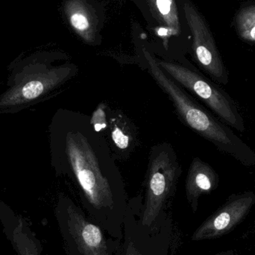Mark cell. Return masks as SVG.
I'll return each instance as SVG.
<instances>
[{"label":"cell","instance_id":"obj_1","mask_svg":"<svg viewBox=\"0 0 255 255\" xmlns=\"http://www.w3.org/2000/svg\"><path fill=\"white\" fill-rule=\"evenodd\" d=\"M49 142L55 175L69 178L88 215L113 239L122 241L129 202L106 136L94 130L88 115L58 109L49 126Z\"/></svg>","mask_w":255,"mask_h":255},{"label":"cell","instance_id":"obj_4","mask_svg":"<svg viewBox=\"0 0 255 255\" xmlns=\"http://www.w3.org/2000/svg\"><path fill=\"white\" fill-rule=\"evenodd\" d=\"M55 217L67 255H114L116 247L70 196L61 193Z\"/></svg>","mask_w":255,"mask_h":255},{"label":"cell","instance_id":"obj_9","mask_svg":"<svg viewBox=\"0 0 255 255\" xmlns=\"http://www.w3.org/2000/svg\"><path fill=\"white\" fill-rule=\"evenodd\" d=\"M255 202L253 193L243 195L228 202L198 228L192 240L214 239L226 235L242 221Z\"/></svg>","mask_w":255,"mask_h":255},{"label":"cell","instance_id":"obj_17","mask_svg":"<svg viewBox=\"0 0 255 255\" xmlns=\"http://www.w3.org/2000/svg\"><path fill=\"white\" fill-rule=\"evenodd\" d=\"M158 33L160 35H166V30L164 29V28H163V29L161 28V29L159 30Z\"/></svg>","mask_w":255,"mask_h":255},{"label":"cell","instance_id":"obj_18","mask_svg":"<svg viewBox=\"0 0 255 255\" xmlns=\"http://www.w3.org/2000/svg\"></svg>","mask_w":255,"mask_h":255},{"label":"cell","instance_id":"obj_2","mask_svg":"<svg viewBox=\"0 0 255 255\" xmlns=\"http://www.w3.org/2000/svg\"><path fill=\"white\" fill-rule=\"evenodd\" d=\"M73 64L53 65L46 57L31 56L9 68L7 89L0 94V114H16L55 97L76 76Z\"/></svg>","mask_w":255,"mask_h":255},{"label":"cell","instance_id":"obj_15","mask_svg":"<svg viewBox=\"0 0 255 255\" xmlns=\"http://www.w3.org/2000/svg\"><path fill=\"white\" fill-rule=\"evenodd\" d=\"M107 105L100 103L94 111L91 117V124L96 131L100 132L105 135L109 128V119L107 117Z\"/></svg>","mask_w":255,"mask_h":255},{"label":"cell","instance_id":"obj_3","mask_svg":"<svg viewBox=\"0 0 255 255\" xmlns=\"http://www.w3.org/2000/svg\"><path fill=\"white\" fill-rule=\"evenodd\" d=\"M181 174V165L171 144L161 142L152 146L148 157L145 202L139 209L143 226L152 227L167 213L166 208L175 194Z\"/></svg>","mask_w":255,"mask_h":255},{"label":"cell","instance_id":"obj_11","mask_svg":"<svg viewBox=\"0 0 255 255\" xmlns=\"http://www.w3.org/2000/svg\"><path fill=\"white\" fill-rule=\"evenodd\" d=\"M112 151L127 158L135 147L136 133L133 124L123 112H115L109 117L107 131Z\"/></svg>","mask_w":255,"mask_h":255},{"label":"cell","instance_id":"obj_10","mask_svg":"<svg viewBox=\"0 0 255 255\" xmlns=\"http://www.w3.org/2000/svg\"><path fill=\"white\" fill-rule=\"evenodd\" d=\"M218 177L212 167L195 157L189 167L185 182L186 196L193 211L197 209L202 195L211 193L217 187Z\"/></svg>","mask_w":255,"mask_h":255},{"label":"cell","instance_id":"obj_14","mask_svg":"<svg viewBox=\"0 0 255 255\" xmlns=\"http://www.w3.org/2000/svg\"><path fill=\"white\" fill-rule=\"evenodd\" d=\"M156 4L162 17L171 29L175 32H179L180 25L178 21L176 6L174 0H155Z\"/></svg>","mask_w":255,"mask_h":255},{"label":"cell","instance_id":"obj_7","mask_svg":"<svg viewBox=\"0 0 255 255\" xmlns=\"http://www.w3.org/2000/svg\"><path fill=\"white\" fill-rule=\"evenodd\" d=\"M157 63L169 77L200 99L225 122L241 129L239 114L232 100L223 91L185 66L171 61H157Z\"/></svg>","mask_w":255,"mask_h":255},{"label":"cell","instance_id":"obj_16","mask_svg":"<svg viewBox=\"0 0 255 255\" xmlns=\"http://www.w3.org/2000/svg\"><path fill=\"white\" fill-rule=\"evenodd\" d=\"M70 22L72 25L76 28L77 31H82V33L88 31L90 28V22L88 16L81 11L73 12L70 15Z\"/></svg>","mask_w":255,"mask_h":255},{"label":"cell","instance_id":"obj_12","mask_svg":"<svg viewBox=\"0 0 255 255\" xmlns=\"http://www.w3.org/2000/svg\"><path fill=\"white\" fill-rule=\"evenodd\" d=\"M7 238L18 255H41V244L26 221L21 217H19L14 230Z\"/></svg>","mask_w":255,"mask_h":255},{"label":"cell","instance_id":"obj_6","mask_svg":"<svg viewBox=\"0 0 255 255\" xmlns=\"http://www.w3.org/2000/svg\"><path fill=\"white\" fill-rule=\"evenodd\" d=\"M133 202H129L124 224L121 255H169L172 220L166 213L152 227L141 223Z\"/></svg>","mask_w":255,"mask_h":255},{"label":"cell","instance_id":"obj_13","mask_svg":"<svg viewBox=\"0 0 255 255\" xmlns=\"http://www.w3.org/2000/svg\"><path fill=\"white\" fill-rule=\"evenodd\" d=\"M237 29L244 40L255 43V5L242 9L236 19Z\"/></svg>","mask_w":255,"mask_h":255},{"label":"cell","instance_id":"obj_5","mask_svg":"<svg viewBox=\"0 0 255 255\" xmlns=\"http://www.w3.org/2000/svg\"><path fill=\"white\" fill-rule=\"evenodd\" d=\"M142 52L148 73L157 86L168 96L181 122L208 140L223 145L232 143L230 136L223 127L196 103L181 85L162 70L148 51L143 49Z\"/></svg>","mask_w":255,"mask_h":255},{"label":"cell","instance_id":"obj_8","mask_svg":"<svg viewBox=\"0 0 255 255\" xmlns=\"http://www.w3.org/2000/svg\"><path fill=\"white\" fill-rule=\"evenodd\" d=\"M184 10L193 34L196 60L213 79L222 82L226 76V70L209 28L202 16L188 1H184Z\"/></svg>","mask_w":255,"mask_h":255}]
</instances>
